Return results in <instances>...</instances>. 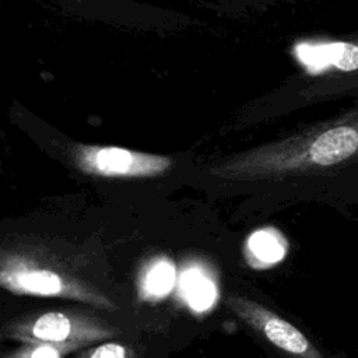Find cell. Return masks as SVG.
<instances>
[{
    "mask_svg": "<svg viewBox=\"0 0 358 358\" xmlns=\"http://www.w3.org/2000/svg\"><path fill=\"white\" fill-rule=\"evenodd\" d=\"M298 53L306 66L308 83L299 92L305 101L358 102V31L337 41L303 45Z\"/></svg>",
    "mask_w": 358,
    "mask_h": 358,
    "instance_id": "1",
    "label": "cell"
},
{
    "mask_svg": "<svg viewBox=\"0 0 358 358\" xmlns=\"http://www.w3.org/2000/svg\"><path fill=\"white\" fill-rule=\"evenodd\" d=\"M124 357H126L124 347L115 343L102 344L91 355V358H124Z\"/></svg>",
    "mask_w": 358,
    "mask_h": 358,
    "instance_id": "9",
    "label": "cell"
},
{
    "mask_svg": "<svg viewBox=\"0 0 358 358\" xmlns=\"http://www.w3.org/2000/svg\"><path fill=\"white\" fill-rule=\"evenodd\" d=\"M87 171L101 175H154L164 172L169 161L162 157L137 154L122 148H87L78 158Z\"/></svg>",
    "mask_w": 358,
    "mask_h": 358,
    "instance_id": "2",
    "label": "cell"
},
{
    "mask_svg": "<svg viewBox=\"0 0 358 358\" xmlns=\"http://www.w3.org/2000/svg\"><path fill=\"white\" fill-rule=\"evenodd\" d=\"M175 282V268L168 262L158 263L147 275L145 287L152 295L162 296L172 288Z\"/></svg>",
    "mask_w": 358,
    "mask_h": 358,
    "instance_id": "8",
    "label": "cell"
},
{
    "mask_svg": "<svg viewBox=\"0 0 358 358\" xmlns=\"http://www.w3.org/2000/svg\"><path fill=\"white\" fill-rule=\"evenodd\" d=\"M32 333L45 341H63L70 334V320L60 312L45 313L35 322Z\"/></svg>",
    "mask_w": 358,
    "mask_h": 358,
    "instance_id": "6",
    "label": "cell"
},
{
    "mask_svg": "<svg viewBox=\"0 0 358 358\" xmlns=\"http://www.w3.org/2000/svg\"><path fill=\"white\" fill-rule=\"evenodd\" d=\"M17 282L27 291L41 295H53L60 292L62 280L49 270H31L17 275Z\"/></svg>",
    "mask_w": 358,
    "mask_h": 358,
    "instance_id": "5",
    "label": "cell"
},
{
    "mask_svg": "<svg viewBox=\"0 0 358 358\" xmlns=\"http://www.w3.org/2000/svg\"><path fill=\"white\" fill-rule=\"evenodd\" d=\"M182 288L189 303L196 310H204L214 302V284L197 270H189L183 274Z\"/></svg>",
    "mask_w": 358,
    "mask_h": 358,
    "instance_id": "4",
    "label": "cell"
},
{
    "mask_svg": "<svg viewBox=\"0 0 358 358\" xmlns=\"http://www.w3.org/2000/svg\"><path fill=\"white\" fill-rule=\"evenodd\" d=\"M263 330L266 337L278 348L301 357V358H323L308 341V338L291 323L284 319L271 316L264 324Z\"/></svg>",
    "mask_w": 358,
    "mask_h": 358,
    "instance_id": "3",
    "label": "cell"
},
{
    "mask_svg": "<svg viewBox=\"0 0 358 358\" xmlns=\"http://www.w3.org/2000/svg\"><path fill=\"white\" fill-rule=\"evenodd\" d=\"M31 358H59V352L50 347H39L32 352Z\"/></svg>",
    "mask_w": 358,
    "mask_h": 358,
    "instance_id": "10",
    "label": "cell"
},
{
    "mask_svg": "<svg viewBox=\"0 0 358 358\" xmlns=\"http://www.w3.org/2000/svg\"><path fill=\"white\" fill-rule=\"evenodd\" d=\"M249 248L260 260L268 263L281 260L285 253V246L280 238L268 231H259L253 234L249 239Z\"/></svg>",
    "mask_w": 358,
    "mask_h": 358,
    "instance_id": "7",
    "label": "cell"
}]
</instances>
